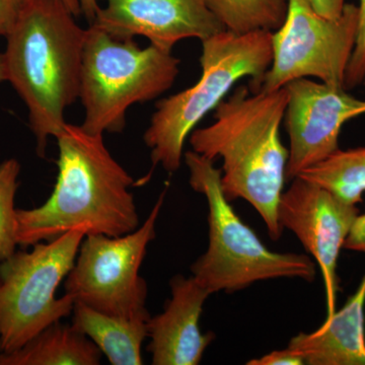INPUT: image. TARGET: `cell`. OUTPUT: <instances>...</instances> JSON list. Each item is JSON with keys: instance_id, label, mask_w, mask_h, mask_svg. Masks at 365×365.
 <instances>
[{"instance_id": "obj_1", "label": "cell", "mask_w": 365, "mask_h": 365, "mask_svg": "<svg viewBox=\"0 0 365 365\" xmlns=\"http://www.w3.org/2000/svg\"><path fill=\"white\" fill-rule=\"evenodd\" d=\"M58 176L39 207L16 209L19 246L51 241L71 230L120 237L139 227L133 179L112 157L104 135L66 123L56 137Z\"/></svg>"}, {"instance_id": "obj_2", "label": "cell", "mask_w": 365, "mask_h": 365, "mask_svg": "<svg viewBox=\"0 0 365 365\" xmlns=\"http://www.w3.org/2000/svg\"><path fill=\"white\" fill-rule=\"evenodd\" d=\"M287 86L252 93L240 86L215 108V122L190 134L198 155L223 160L220 185L228 201L244 199L260 215L273 241L282 235L278 205L287 181L289 151L280 126L288 104Z\"/></svg>"}, {"instance_id": "obj_3", "label": "cell", "mask_w": 365, "mask_h": 365, "mask_svg": "<svg viewBox=\"0 0 365 365\" xmlns=\"http://www.w3.org/2000/svg\"><path fill=\"white\" fill-rule=\"evenodd\" d=\"M86 32L61 0H30L6 37V81L26 106L40 158L79 98Z\"/></svg>"}, {"instance_id": "obj_4", "label": "cell", "mask_w": 365, "mask_h": 365, "mask_svg": "<svg viewBox=\"0 0 365 365\" xmlns=\"http://www.w3.org/2000/svg\"><path fill=\"white\" fill-rule=\"evenodd\" d=\"M273 59V33L253 31L235 34L223 31L202 41V74L187 90L163 98L144 133L150 150L153 170L162 165L168 173L181 167L186 139L197 124L225 98L242 78L258 93Z\"/></svg>"}, {"instance_id": "obj_5", "label": "cell", "mask_w": 365, "mask_h": 365, "mask_svg": "<svg viewBox=\"0 0 365 365\" xmlns=\"http://www.w3.org/2000/svg\"><path fill=\"white\" fill-rule=\"evenodd\" d=\"M190 185L208 204L209 244L191 271L211 294L246 289L259 281L278 278L314 280L316 263L307 255L276 253L269 250L235 212L223 194L213 160L193 150L185 153Z\"/></svg>"}, {"instance_id": "obj_6", "label": "cell", "mask_w": 365, "mask_h": 365, "mask_svg": "<svg viewBox=\"0 0 365 365\" xmlns=\"http://www.w3.org/2000/svg\"><path fill=\"white\" fill-rule=\"evenodd\" d=\"M180 60L155 46L140 48L96 26L86 29L79 98L85 108L81 125L93 134L121 133L132 105L150 102L174 85Z\"/></svg>"}, {"instance_id": "obj_7", "label": "cell", "mask_w": 365, "mask_h": 365, "mask_svg": "<svg viewBox=\"0 0 365 365\" xmlns=\"http://www.w3.org/2000/svg\"><path fill=\"white\" fill-rule=\"evenodd\" d=\"M85 237L83 230H71L34 245L32 251L16 252L0 261L1 353L20 349L72 313L73 297L57 299L56 290L73 267Z\"/></svg>"}, {"instance_id": "obj_8", "label": "cell", "mask_w": 365, "mask_h": 365, "mask_svg": "<svg viewBox=\"0 0 365 365\" xmlns=\"http://www.w3.org/2000/svg\"><path fill=\"white\" fill-rule=\"evenodd\" d=\"M167 190L141 227L120 237L86 235L73 267L66 276V294L74 302L111 316L150 318L148 284L139 275L148 245L155 240Z\"/></svg>"}, {"instance_id": "obj_9", "label": "cell", "mask_w": 365, "mask_h": 365, "mask_svg": "<svg viewBox=\"0 0 365 365\" xmlns=\"http://www.w3.org/2000/svg\"><path fill=\"white\" fill-rule=\"evenodd\" d=\"M359 14V6L346 4L339 18L331 20L317 14L307 0H288L284 23L273 34L272 63L259 91L279 90L309 76L344 88Z\"/></svg>"}, {"instance_id": "obj_10", "label": "cell", "mask_w": 365, "mask_h": 365, "mask_svg": "<svg viewBox=\"0 0 365 365\" xmlns=\"http://www.w3.org/2000/svg\"><path fill=\"white\" fill-rule=\"evenodd\" d=\"M292 181L281 195L278 220L318 263L325 285L326 319L331 318L336 313L338 258L359 209L313 182L299 177Z\"/></svg>"}, {"instance_id": "obj_11", "label": "cell", "mask_w": 365, "mask_h": 365, "mask_svg": "<svg viewBox=\"0 0 365 365\" xmlns=\"http://www.w3.org/2000/svg\"><path fill=\"white\" fill-rule=\"evenodd\" d=\"M285 127L289 136L287 181L339 150L346 122L365 114V101L345 88L299 78L287 83Z\"/></svg>"}, {"instance_id": "obj_12", "label": "cell", "mask_w": 365, "mask_h": 365, "mask_svg": "<svg viewBox=\"0 0 365 365\" xmlns=\"http://www.w3.org/2000/svg\"><path fill=\"white\" fill-rule=\"evenodd\" d=\"M91 26L118 40L148 38L167 52L180 41L202 42L227 30L205 0H106Z\"/></svg>"}, {"instance_id": "obj_13", "label": "cell", "mask_w": 365, "mask_h": 365, "mask_svg": "<svg viewBox=\"0 0 365 365\" xmlns=\"http://www.w3.org/2000/svg\"><path fill=\"white\" fill-rule=\"evenodd\" d=\"M172 297L162 314L148 322V351L153 365H197L215 334H203L199 319L210 292L194 276L176 275L170 282Z\"/></svg>"}, {"instance_id": "obj_14", "label": "cell", "mask_w": 365, "mask_h": 365, "mask_svg": "<svg viewBox=\"0 0 365 365\" xmlns=\"http://www.w3.org/2000/svg\"><path fill=\"white\" fill-rule=\"evenodd\" d=\"M365 274L340 311L313 333H300L288 344L309 365H365Z\"/></svg>"}, {"instance_id": "obj_15", "label": "cell", "mask_w": 365, "mask_h": 365, "mask_svg": "<svg viewBox=\"0 0 365 365\" xmlns=\"http://www.w3.org/2000/svg\"><path fill=\"white\" fill-rule=\"evenodd\" d=\"M73 322L90 338L112 365L143 364L141 347L148 337V319H126L96 311L74 302Z\"/></svg>"}, {"instance_id": "obj_16", "label": "cell", "mask_w": 365, "mask_h": 365, "mask_svg": "<svg viewBox=\"0 0 365 365\" xmlns=\"http://www.w3.org/2000/svg\"><path fill=\"white\" fill-rule=\"evenodd\" d=\"M102 354L76 327L57 322L20 349L0 353V365H98Z\"/></svg>"}, {"instance_id": "obj_17", "label": "cell", "mask_w": 365, "mask_h": 365, "mask_svg": "<svg viewBox=\"0 0 365 365\" xmlns=\"http://www.w3.org/2000/svg\"><path fill=\"white\" fill-rule=\"evenodd\" d=\"M297 177L323 187L345 203L356 205L365 192V148H339Z\"/></svg>"}, {"instance_id": "obj_18", "label": "cell", "mask_w": 365, "mask_h": 365, "mask_svg": "<svg viewBox=\"0 0 365 365\" xmlns=\"http://www.w3.org/2000/svg\"><path fill=\"white\" fill-rule=\"evenodd\" d=\"M227 31H277L287 18L288 0H205Z\"/></svg>"}, {"instance_id": "obj_19", "label": "cell", "mask_w": 365, "mask_h": 365, "mask_svg": "<svg viewBox=\"0 0 365 365\" xmlns=\"http://www.w3.org/2000/svg\"><path fill=\"white\" fill-rule=\"evenodd\" d=\"M21 165L16 158L0 162V261L16 253V195L19 188Z\"/></svg>"}, {"instance_id": "obj_20", "label": "cell", "mask_w": 365, "mask_h": 365, "mask_svg": "<svg viewBox=\"0 0 365 365\" xmlns=\"http://www.w3.org/2000/svg\"><path fill=\"white\" fill-rule=\"evenodd\" d=\"M359 11L356 41L345 74L346 91L351 90L365 81V0H360Z\"/></svg>"}, {"instance_id": "obj_21", "label": "cell", "mask_w": 365, "mask_h": 365, "mask_svg": "<svg viewBox=\"0 0 365 365\" xmlns=\"http://www.w3.org/2000/svg\"><path fill=\"white\" fill-rule=\"evenodd\" d=\"M30 0H0V37H6Z\"/></svg>"}, {"instance_id": "obj_22", "label": "cell", "mask_w": 365, "mask_h": 365, "mask_svg": "<svg viewBox=\"0 0 365 365\" xmlns=\"http://www.w3.org/2000/svg\"><path fill=\"white\" fill-rule=\"evenodd\" d=\"M248 365H304L306 364L304 359L294 352V350L287 348L283 350H276L264 355L260 359H252L247 362Z\"/></svg>"}, {"instance_id": "obj_23", "label": "cell", "mask_w": 365, "mask_h": 365, "mask_svg": "<svg viewBox=\"0 0 365 365\" xmlns=\"http://www.w3.org/2000/svg\"><path fill=\"white\" fill-rule=\"evenodd\" d=\"M344 249L365 254V215L357 216L346 239Z\"/></svg>"}, {"instance_id": "obj_24", "label": "cell", "mask_w": 365, "mask_h": 365, "mask_svg": "<svg viewBox=\"0 0 365 365\" xmlns=\"http://www.w3.org/2000/svg\"><path fill=\"white\" fill-rule=\"evenodd\" d=\"M61 1L76 18L83 14L90 24L95 20L101 7L98 6V0H61Z\"/></svg>"}, {"instance_id": "obj_25", "label": "cell", "mask_w": 365, "mask_h": 365, "mask_svg": "<svg viewBox=\"0 0 365 365\" xmlns=\"http://www.w3.org/2000/svg\"><path fill=\"white\" fill-rule=\"evenodd\" d=\"M314 11L326 19L339 18L345 6V0H307Z\"/></svg>"}, {"instance_id": "obj_26", "label": "cell", "mask_w": 365, "mask_h": 365, "mask_svg": "<svg viewBox=\"0 0 365 365\" xmlns=\"http://www.w3.org/2000/svg\"><path fill=\"white\" fill-rule=\"evenodd\" d=\"M6 62H4V53H0V83L6 81Z\"/></svg>"}, {"instance_id": "obj_27", "label": "cell", "mask_w": 365, "mask_h": 365, "mask_svg": "<svg viewBox=\"0 0 365 365\" xmlns=\"http://www.w3.org/2000/svg\"><path fill=\"white\" fill-rule=\"evenodd\" d=\"M0 353H1V349H0Z\"/></svg>"}, {"instance_id": "obj_28", "label": "cell", "mask_w": 365, "mask_h": 365, "mask_svg": "<svg viewBox=\"0 0 365 365\" xmlns=\"http://www.w3.org/2000/svg\"></svg>"}]
</instances>
